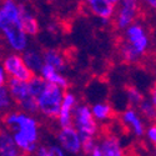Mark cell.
I'll return each mask as SVG.
<instances>
[{
	"mask_svg": "<svg viewBox=\"0 0 156 156\" xmlns=\"http://www.w3.org/2000/svg\"><path fill=\"white\" fill-rule=\"evenodd\" d=\"M4 125L11 131L20 154H35L40 137V125L35 115L11 109L4 114Z\"/></svg>",
	"mask_w": 156,
	"mask_h": 156,
	"instance_id": "cell-1",
	"label": "cell"
},
{
	"mask_svg": "<svg viewBox=\"0 0 156 156\" xmlns=\"http://www.w3.org/2000/svg\"><path fill=\"white\" fill-rule=\"evenodd\" d=\"M23 3L18 0L0 2V33L11 51L21 53L30 45V36L21 25Z\"/></svg>",
	"mask_w": 156,
	"mask_h": 156,
	"instance_id": "cell-2",
	"label": "cell"
},
{
	"mask_svg": "<svg viewBox=\"0 0 156 156\" xmlns=\"http://www.w3.org/2000/svg\"><path fill=\"white\" fill-rule=\"evenodd\" d=\"M150 49V33L144 23L136 20L122 30V40L119 49L122 61L130 65L139 64L149 54Z\"/></svg>",
	"mask_w": 156,
	"mask_h": 156,
	"instance_id": "cell-3",
	"label": "cell"
},
{
	"mask_svg": "<svg viewBox=\"0 0 156 156\" xmlns=\"http://www.w3.org/2000/svg\"><path fill=\"white\" fill-rule=\"evenodd\" d=\"M65 89L46 83L43 90L35 98L37 105V114L43 115L45 119L55 120L61 105Z\"/></svg>",
	"mask_w": 156,
	"mask_h": 156,
	"instance_id": "cell-4",
	"label": "cell"
},
{
	"mask_svg": "<svg viewBox=\"0 0 156 156\" xmlns=\"http://www.w3.org/2000/svg\"><path fill=\"white\" fill-rule=\"evenodd\" d=\"M73 126L79 133L80 139H96L100 133L98 121L90 110V106L84 102H77L73 114Z\"/></svg>",
	"mask_w": 156,
	"mask_h": 156,
	"instance_id": "cell-5",
	"label": "cell"
},
{
	"mask_svg": "<svg viewBox=\"0 0 156 156\" xmlns=\"http://www.w3.org/2000/svg\"><path fill=\"white\" fill-rule=\"evenodd\" d=\"M6 89H8L12 101H14V104L21 111L29 112L33 115L37 114L36 100L30 93L28 81L9 77L8 83H6Z\"/></svg>",
	"mask_w": 156,
	"mask_h": 156,
	"instance_id": "cell-6",
	"label": "cell"
},
{
	"mask_svg": "<svg viewBox=\"0 0 156 156\" xmlns=\"http://www.w3.org/2000/svg\"><path fill=\"white\" fill-rule=\"evenodd\" d=\"M141 9L142 5L140 0H119L115 4V12L112 16L116 30L122 31L130 24L139 20Z\"/></svg>",
	"mask_w": 156,
	"mask_h": 156,
	"instance_id": "cell-7",
	"label": "cell"
},
{
	"mask_svg": "<svg viewBox=\"0 0 156 156\" xmlns=\"http://www.w3.org/2000/svg\"><path fill=\"white\" fill-rule=\"evenodd\" d=\"M2 65L8 77H11V79L28 81L34 75L27 66V64L24 62L21 53H16V51H11V53L6 54L3 58Z\"/></svg>",
	"mask_w": 156,
	"mask_h": 156,
	"instance_id": "cell-8",
	"label": "cell"
},
{
	"mask_svg": "<svg viewBox=\"0 0 156 156\" xmlns=\"http://www.w3.org/2000/svg\"><path fill=\"white\" fill-rule=\"evenodd\" d=\"M125 147L121 139L115 134H105L96 139V146L91 156H122Z\"/></svg>",
	"mask_w": 156,
	"mask_h": 156,
	"instance_id": "cell-9",
	"label": "cell"
},
{
	"mask_svg": "<svg viewBox=\"0 0 156 156\" xmlns=\"http://www.w3.org/2000/svg\"><path fill=\"white\" fill-rule=\"evenodd\" d=\"M120 122L136 139L144 137L146 122L136 108L129 106L125 110H122V112L120 114Z\"/></svg>",
	"mask_w": 156,
	"mask_h": 156,
	"instance_id": "cell-10",
	"label": "cell"
},
{
	"mask_svg": "<svg viewBox=\"0 0 156 156\" xmlns=\"http://www.w3.org/2000/svg\"><path fill=\"white\" fill-rule=\"evenodd\" d=\"M56 142L62 147L65 154L68 155H79L81 154V139L79 133L73 125L59 127L56 134Z\"/></svg>",
	"mask_w": 156,
	"mask_h": 156,
	"instance_id": "cell-11",
	"label": "cell"
},
{
	"mask_svg": "<svg viewBox=\"0 0 156 156\" xmlns=\"http://www.w3.org/2000/svg\"><path fill=\"white\" fill-rule=\"evenodd\" d=\"M77 102H79L77 96L73 91H66L65 90L58 116L55 119L59 127L73 125V114H74V110H75V106L77 105Z\"/></svg>",
	"mask_w": 156,
	"mask_h": 156,
	"instance_id": "cell-12",
	"label": "cell"
},
{
	"mask_svg": "<svg viewBox=\"0 0 156 156\" xmlns=\"http://www.w3.org/2000/svg\"><path fill=\"white\" fill-rule=\"evenodd\" d=\"M84 5L90 14L98 18L101 23L109 24L112 20L115 4L108 0H84Z\"/></svg>",
	"mask_w": 156,
	"mask_h": 156,
	"instance_id": "cell-13",
	"label": "cell"
},
{
	"mask_svg": "<svg viewBox=\"0 0 156 156\" xmlns=\"http://www.w3.org/2000/svg\"><path fill=\"white\" fill-rule=\"evenodd\" d=\"M21 56L24 62L33 74H39L44 66V58H43V51L35 46H28L24 51H21Z\"/></svg>",
	"mask_w": 156,
	"mask_h": 156,
	"instance_id": "cell-14",
	"label": "cell"
},
{
	"mask_svg": "<svg viewBox=\"0 0 156 156\" xmlns=\"http://www.w3.org/2000/svg\"><path fill=\"white\" fill-rule=\"evenodd\" d=\"M43 58H44V64L49 65V66L54 68L58 71L65 73L68 70L69 62L68 58L65 54L59 49H46L43 51Z\"/></svg>",
	"mask_w": 156,
	"mask_h": 156,
	"instance_id": "cell-15",
	"label": "cell"
},
{
	"mask_svg": "<svg viewBox=\"0 0 156 156\" xmlns=\"http://www.w3.org/2000/svg\"><path fill=\"white\" fill-rule=\"evenodd\" d=\"M90 110H91V114L94 116V119L98 121V124L110 122L115 115L112 105L106 101H98L93 104L90 106Z\"/></svg>",
	"mask_w": 156,
	"mask_h": 156,
	"instance_id": "cell-16",
	"label": "cell"
},
{
	"mask_svg": "<svg viewBox=\"0 0 156 156\" xmlns=\"http://www.w3.org/2000/svg\"><path fill=\"white\" fill-rule=\"evenodd\" d=\"M39 75H40L43 79L49 83V84H53V85H56V86H60L62 89L66 90L69 87V80L68 77L64 75V73L61 71H58L55 70L54 68L49 66V65H45L41 68L40 73H39Z\"/></svg>",
	"mask_w": 156,
	"mask_h": 156,
	"instance_id": "cell-17",
	"label": "cell"
},
{
	"mask_svg": "<svg viewBox=\"0 0 156 156\" xmlns=\"http://www.w3.org/2000/svg\"><path fill=\"white\" fill-rule=\"evenodd\" d=\"M21 155L10 130H0V156H19Z\"/></svg>",
	"mask_w": 156,
	"mask_h": 156,
	"instance_id": "cell-18",
	"label": "cell"
},
{
	"mask_svg": "<svg viewBox=\"0 0 156 156\" xmlns=\"http://www.w3.org/2000/svg\"><path fill=\"white\" fill-rule=\"evenodd\" d=\"M21 25H23L24 31L29 36H36L39 34V31H40L39 20L24 4H23V9H21Z\"/></svg>",
	"mask_w": 156,
	"mask_h": 156,
	"instance_id": "cell-19",
	"label": "cell"
},
{
	"mask_svg": "<svg viewBox=\"0 0 156 156\" xmlns=\"http://www.w3.org/2000/svg\"><path fill=\"white\" fill-rule=\"evenodd\" d=\"M145 120L154 121L156 118V93L152 90L149 96H144L136 108Z\"/></svg>",
	"mask_w": 156,
	"mask_h": 156,
	"instance_id": "cell-20",
	"label": "cell"
},
{
	"mask_svg": "<svg viewBox=\"0 0 156 156\" xmlns=\"http://www.w3.org/2000/svg\"><path fill=\"white\" fill-rule=\"evenodd\" d=\"M144 96L145 95L142 94V91L136 86H127L125 89V99H126V102L129 104V106L137 108V105L144 99Z\"/></svg>",
	"mask_w": 156,
	"mask_h": 156,
	"instance_id": "cell-21",
	"label": "cell"
},
{
	"mask_svg": "<svg viewBox=\"0 0 156 156\" xmlns=\"http://www.w3.org/2000/svg\"><path fill=\"white\" fill-rule=\"evenodd\" d=\"M14 106V101H12L6 85L0 86V115H4Z\"/></svg>",
	"mask_w": 156,
	"mask_h": 156,
	"instance_id": "cell-22",
	"label": "cell"
},
{
	"mask_svg": "<svg viewBox=\"0 0 156 156\" xmlns=\"http://www.w3.org/2000/svg\"><path fill=\"white\" fill-rule=\"evenodd\" d=\"M144 137L146 139V141L151 145L156 144V126L155 125H149L145 129L144 133Z\"/></svg>",
	"mask_w": 156,
	"mask_h": 156,
	"instance_id": "cell-23",
	"label": "cell"
},
{
	"mask_svg": "<svg viewBox=\"0 0 156 156\" xmlns=\"http://www.w3.org/2000/svg\"><path fill=\"white\" fill-rule=\"evenodd\" d=\"M49 147V152H50V156H64V155H66L65 154V151L62 150V147L58 144H50L48 145Z\"/></svg>",
	"mask_w": 156,
	"mask_h": 156,
	"instance_id": "cell-24",
	"label": "cell"
},
{
	"mask_svg": "<svg viewBox=\"0 0 156 156\" xmlns=\"http://www.w3.org/2000/svg\"><path fill=\"white\" fill-rule=\"evenodd\" d=\"M141 5L145 6L149 10H155L156 9V0H140Z\"/></svg>",
	"mask_w": 156,
	"mask_h": 156,
	"instance_id": "cell-25",
	"label": "cell"
},
{
	"mask_svg": "<svg viewBox=\"0 0 156 156\" xmlns=\"http://www.w3.org/2000/svg\"><path fill=\"white\" fill-rule=\"evenodd\" d=\"M8 79H9V77H8V75H6V73H5L4 68H3V65L0 64V86L6 85Z\"/></svg>",
	"mask_w": 156,
	"mask_h": 156,
	"instance_id": "cell-26",
	"label": "cell"
},
{
	"mask_svg": "<svg viewBox=\"0 0 156 156\" xmlns=\"http://www.w3.org/2000/svg\"><path fill=\"white\" fill-rule=\"evenodd\" d=\"M108 2H110V3H112V4H115V3H114V0H108Z\"/></svg>",
	"mask_w": 156,
	"mask_h": 156,
	"instance_id": "cell-27",
	"label": "cell"
},
{
	"mask_svg": "<svg viewBox=\"0 0 156 156\" xmlns=\"http://www.w3.org/2000/svg\"><path fill=\"white\" fill-rule=\"evenodd\" d=\"M118 2H119V0H114V3H115V4H116V3H118Z\"/></svg>",
	"mask_w": 156,
	"mask_h": 156,
	"instance_id": "cell-28",
	"label": "cell"
}]
</instances>
